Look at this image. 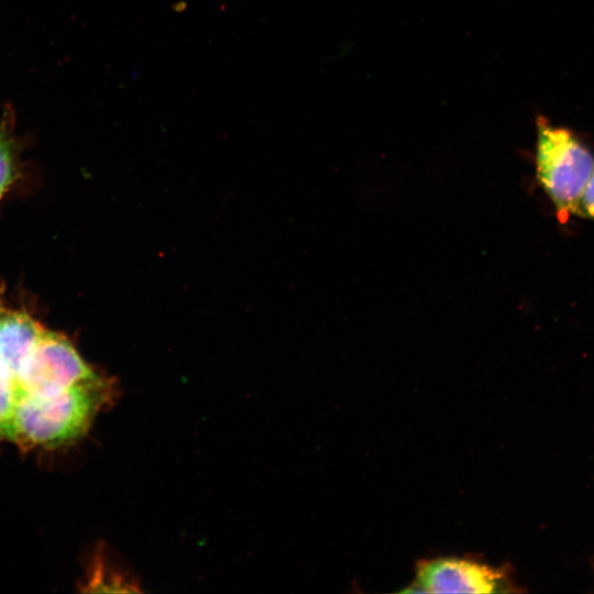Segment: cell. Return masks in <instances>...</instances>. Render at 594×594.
Returning <instances> with one entry per match:
<instances>
[{"instance_id": "obj_1", "label": "cell", "mask_w": 594, "mask_h": 594, "mask_svg": "<svg viewBox=\"0 0 594 594\" xmlns=\"http://www.w3.org/2000/svg\"><path fill=\"white\" fill-rule=\"evenodd\" d=\"M114 395V383L100 375L51 395L22 397L15 406L6 441L23 451L70 444L88 432Z\"/></svg>"}, {"instance_id": "obj_2", "label": "cell", "mask_w": 594, "mask_h": 594, "mask_svg": "<svg viewBox=\"0 0 594 594\" xmlns=\"http://www.w3.org/2000/svg\"><path fill=\"white\" fill-rule=\"evenodd\" d=\"M536 176L565 223L594 172V155L569 129L537 119Z\"/></svg>"}, {"instance_id": "obj_6", "label": "cell", "mask_w": 594, "mask_h": 594, "mask_svg": "<svg viewBox=\"0 0 594 594\" xmlns=\"http://www.w3.org/2000/svg\"><path fill=\"white\" fill-rule=\"evenodd\" d=\"M16 404L18 394L13 378L0 367V442L6 441Z\"/></svg>"}, {"instance_id": "obj_7", "label": "cell", "mask_w": 594, "mask_h": 594, "mask_svg": "<svg viewBox=\"0 0 594 594\" xmlns=\"http://www.w3.org/2000/svg\"><path fill=\"white\" fill-rule=\"evenodd\" d=\"M574 215L594 220V172L578 201Z\"/></svg>"}, {"instance_id": "obj_4", "label": "cell", "mask_w": 594, "mask_h": 594, "mask_svg": "<svg viewBox=\"0 0 594 594\" xmlns=\"http://www.w3.org/2000/svg\"><path fill=\"white\" fill-rule=\"evenodd\" d=\"M414 587L407 591L426 593H494L505 591L502 569L475 560L437 558L417 564Z\"/></svg>"}, {"instance_id": "obj_3", "label": "cell", "mask_w": 594, "mask_h": 594, "mask_svg": "<svg viewBox=\"0 0 594 594\" xmlns=\"http://www.w3.org/2000/svg\"><path fill=\"white\" fill-rule=\"evenodd\" d=\"M100 375L66 337L45 328L13 383L19 402L25 396L51 395Z\"/></svg>"}, {"instance_id": "obj_5", "label": "cell", "mask_w": 594, "mask_h": 594, "mask_svg": "<svg viewBox=\"0 0 594 594\" xmlns=\"http://www.w3.org/2000/svg\"><path fill=\"white\" fill-rule=\"evenodd\" d=\"M13 110L8 106L0 118V197L18 176L19 144Z\"/></svg>"}]
</instances>
